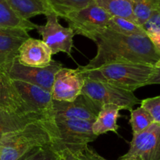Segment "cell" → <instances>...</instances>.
Returning <instances> with one entry per match:
<instances>
[{
	"mask_svg": "<svg viewBox=\"0 0 160 160\" xmlns=\"http://www.w3.org/2000/svg\"><path fill=\"white\" fill-rule=\"evenodd\" d=\"M97 54L88 64L79 66L81 70H92L112 62H134L154 66L160 52L147 34L124 35L106 28L96 36Z\"/></svg>",
	"mask_w": 160,
	"mask_h": 160,
	"instance_id": "6da1fadb",
	"label": "cell"
},
{
	"mask_svg": "<svg viewBox=\"0 0 160 160\" xmlns=\"http://www.w3.org/2000/svg\"><path fill=\"white\" fill-rule=\"evenodd\" d=\"M56 134L52 118H44L0 139V160H20L36 148L49 145Z\"/></svg>",
	"mask_w": 160,
	"mask_h": 160,
	"instance_id": "7a4b0ae2",
	"label": "cell"
},
{
	"mask_svg": "<svg viewBox=\"0 0 160 160\" xmlns=\"http://www.w3.org/2000/svg\"><path fill=\"white\" fill-rule=\"evenodd\" d=\"M154 66L134 62H112L95 69L81 70L84 78L109 83L134 92L145 87Z\"/></svg>",
	"mask_w": 160,
	"mask_h": 160,
	"instance_id": "3957f363",
	"label": "cell"
},
{
	"mask_svg": "<svg viewBox=\"0 0 160 160\" xmlns=\"http://www.w3.org/2000/svg\"><path fill=\"white\" fill-rule=\"evenodd\" d=\"M53 120V119H52ZM56 134L51 145L60 156L76 153L98 138L92 131L94 121L78 120H53Z\"/></svg>",
	"mask_w": 160,
	"mask_h": 160,
	"instance_id": "277c9868",
	"label": "cell"
},
{
	"mask_svg": "<svg viewBox=\"0 0 160 160\" xmlns=\"http://www.w3.org/2000/svg\"><path fill=\"white\" fill-rule=\"evenodd\" d=\"M81 94L88 96L101 106L116 105L122 109L131 111L134 106L141 104V100L131 91L87 78H84V84Z\"/></svg>",
	"mask_w": 160,
	"mask_h": 160,
	"instance_id": "5b68a950",
	"label": "cell"
},
{
	"mask_svg": "<svg viewBox=\"0 0 160 160\" xmlns=\"http://www.w3.org/2000/svg\"><path fill=\"white\" fill-rule=\"evenodd\" d=\"M111 16L95 2L64 17L74 34L88 38L94 42L97 35L107 28Z\"/></svg>",
	"mask_w": 160,
	"mask_h": 160,
	"instance_id": "8992f818",
	"label": "cell"
},
{
	"mask_svg": "<svg viewBox=\"0 0 160 160\" xmlns=\"http://www.w3.org/2000/svg\"><path fill=\"white\" fill-rule=\"evenodd\" d=\"M45 17V24L38 25L36 31L42 37V41L50 48L52 56L64 52L70 57L75 35L73 31L69 27L62 26L59 22L58 16L53 12Z\"/></svg>",
	"mask_w": 160,
	"mask_h": 160,
	"instance_id": "52a82bcc",
	"label": "cell"
},
{
	"mask_svg": "<svg viewBox=\"0 0 160 160\" xmlns=\"http://www.w3.org/2000/svg\"><path fill=\"white\" fill-rule=\"evenodd\" d=\"M102 106L86 95H81L73 101L52 100L50 118L53 120H78L95 121Z\"/></svg>",
	"mask_w": 160,
	"mask_h": 160,
	"instance_id": "ba28073f",
	"label": "cell"
},
{
	"mask_svg": "<svg viewBox=\"0 0 160 160\" xmlns=\"http://www.w3.org/2000/svg\"><path fill=\"white\" fill-rule=\"evenodd\" d=\"M61 68H62V64L53 59L45 67H31L20 64L17 58L6 74L12 81L34 84L51 92L55 76Z\"/></svg>",
	"mask_w": 160,
	"mask_h": 160,
	"instance_id": "9c48e42d",
	"label": "cell"
},
{
	"mask_svg": "<svg viewBox=\"0 0 160 160\" xmlns=\"http://www.w3.org/2000/svg\"><path fill=\"white\" fill-rule=\"evenodd\" d=\"M118 160H160V124L153 123L140 134H133L129 150Z\"/></svg>",
	"mask_w": 160,
	"mask_h": 160,
	"instance_id": "30bf717a",
	"label": "cell"
},
{
	"mask_svg": "<svg viewBox=\"0 0 160 160\" xmlns=\"http://www.w3.org/2000/svg\"><path fill=\"white\" fill-rule=\"evenodd\" d=\"M84 76L79 67L61 68L55 76L52 88V97L56 101H73L81 93Z\"/></svg>",
	"mask_w": 160,
	"mask_h": 160,
	"instance_id": "8fae6325",
	"label": "cell"
},
{
	"mask_svg": "<svg viewBox=\"0 0 160 160\" xmlns=\"http://www.w3.org/2000/svg\"><path fill=\"white\" fill-rule=\"evenodd\" d=\"M30 38L20 28H0V71L7 73L18 56L22 44Z\"/></svg>",
	"mask_w": 160,
	"mask_h": 160,
	"instance_id": "7c38bea8",
	"label": "cell"
},
{
	"mask_svg": "<svg viewBox=\"0 0 160 160\" xmlns=\"http://www.w3.org/2000/svg\"><path fill=\"white\" fill-rule=\"evenodd\" d=\"M12 83L23 101L32 112L50 118L53 100L51 92L23 81H12Z\"/></svg>",
	"mask_w": 160,
	"mask_h": 160,
	"instance_id": "4fadbf2b",
	"label": "cell"
},
{
	"mask_svg": "<svg viewBox=\"0 0 160 160\" xmlns=\"http://www.w3.org/2000/svg\"><path fill=\"white\" fill-rule=\"evenodd\" d=\"M49 47L42 40L30 37L19 49L17 60L22 65L31 67H45L52 61Z\"/></svg>",
	"mask_w": 160,
	"mask_h": 160,
	"instance_id": "5bb4252c",
	"label": "cell"
},
{
	"mask_svg": "<svg viewBox=\"0 0 160 160\" xmlns=\"http://www.w3.org/2000/svg\"><path fill=\"white\" fill-rule=\"evenodd\" d=\"M44 118H47V117L38 112H17L0 109V139L9 133Z\"/></svg>",
	"mask_w": 160,
	"mask_h": 160,
	"instance_id": "9a60e30c",
	"label": "cell"
},
{
	"mask_svg": "<svg viewBox=\"0 0 160 160\" xmlns=\"http://www.w3.org/2000/svg\"><path fill=\"white\" fill-rule=\"evenodd\" d=\"M0 109L9 111H17V112H32L19 95L12 80L6 73L1 71H0Z\"/></svg>",
	"mask_w": 160,
	"mask_h": 160,
	"instance_id": "2e32d148",
	"label": "cell"
},
{
	"mask_svg": "<svg viewBox=\"0 0 160 160\" xmlns=\"http://www.w3.org/2000/svg\"><path fill=\"white\" fill-rule=\"evenodd\" d=\"M120 110H122L121 108L116 105H103L96 120L92 124L94 134L98 137L107 132H113L118 134L117 120L120 117Z\"/></svg>",
	"mask_w": 160,
	"mask_h": 160,
	"instance_id": "e0dca14e",
	"label": "cell"
},
{
	"mask_svg": "<svg viewBox=\"0 0 160 160\" xmlns=\"http://www.w3.org/2000/svg\"><path fill=\"white\" fill-rule=\"evenodd\" d=\"M12 10L21 18L30 20L38 15H48L52 12L46 0H6Z\"/></svg>",
	"mask_w": 160,
	"mask_h": 160,
	"instance_id": "ac0fdd59",
	"label": "cell"
},
{
	"mask_svg": "<svg viewBox=\"0 0 160 160\" xmlns=\"http://www.w3.org/2000/svg\"><path fill=\"white\" fill-rule=\"evenodd\" d=\"M38 24L19 17L6 0H0V28H20L31 31L36 30Z\"/></svg>",
	"mask_w": 160,
	"mask_h": 160,
	"instance_id": "d6986e66",
	"label": "cell"
},
{
	"mask_svg": "<svg viewBox=\"0 0 160 160\" xmlns=\"http://www.w3.org/2000/svg\"><path fill=\"white\" fill-rule=\"evenodd\" d=\"M95 3L111 17H121L137 23L133 12L132 0H95Z\"/></svg>",
	"mask_w": 160,
	"mask_h": 160,
	"instance_id": "ffe728a7",
	"label": "cell"
},
{
	"mask_svg": "<svg viewBox=\"0 0 160 160\" xmlns=\"http://www.w3.org/2000/svg\"><path fill=\"white\" fill-rule=\"evenodd\" d=\"M54 13L63 19L69 13L83 9L95 2V0H46Z\"/></svg>",
	"mask_w": 160,
	"mask_h": 160,
	"instance_id": "44dd1931",
	"label": "cell"
},
{
	"mask_svg": "<svg viewBox=\"0 0 160 160\" xmlns=\"http://www.w3.org/2000/svg\"><path fill=\"white\" fill-rule=\"evenodd\" d=\"M134 17L140 26L160 8V0H132Z\"/></svg>",
	"mask_w": 160,
	"mask_h": 160,
	"instance_id": "7402d4cb",
	"label": "cell"
},
{
	"mask_svg": "<svg viewBox=\"0 0 160 160\" xmlns=\"http://www.w3.org/2000/svg\"><path fill=\"white\" fill-rule=\"evenodd\" d=\"M107 29L124 35L147 34L144 28L137 23L121 17H112L107 25Z\"/></svg>",
	"mask_w": 160,
	"mask_h": 160,
	"instance_id": "603a6c76",
	"label": "cell"
},
{
	"mask_svg": "<svg viewBox=\"0 0 160 160\" xmlns=\"http://www.w3.org/2000/svg\"><path fill=\"white\" fill-rule=\"evenodd\" d=\"M153 123L154 120L152 117L142 106H139L137 109L131 111L130 123L132 128L133 134H140L149 128Z\"/></svg>",
	"mask_w": 160,
	"mask_h": 160,
	"instance_id": "cb8c5ba5",
	"label": "cell"
},
{
	"mask_svg": "<svg viewBox=\"0 0 160 160\" xmlns=\"http://www.w3.org/2000/svg\"><path fill=\"white\" fill-rule=\"evenodd\" d=\"M20 160H61V159L59 155L49 144L36 148Z\"/></svg>",
	"mask_w": 160,
	"mask_h": 160,
	"instance_id": "d4e9b609",
	"label": "cell"
},
{
	"mask_svg": "<svg viewBox=\"0 0 160 160\" xmlns=\"http://www.w3.org/2000/svg\"><path fill=\"white\" fill-rule=\"evenodd\" d=\"M59 156L61 160H108L100 156L93 148L88 145L78 152L66 153Z\"/></svg>",
	"mask_w": 160,
	"mask_h": 160,
	"instance_id": "484cf974",
	"label": "cell"
},
{
	"mask_svg": "<svg viewBox=\"0 0 160 160\" xmlns=\"http://www.w3.org/2000/svg\"><path fill=\"white\" fill-rule=\"evenodd\" d=\"M141 106L149 112L154 123L160 124V95L142 100Z\"/></svg>",
	"mask_w": 160,
	"mask_h": 160,
	"instance_id": "4316f807",
	"label": "cell"
},
{
	"mask_svg": "<svg viewBox=\"0 0 160 160\" xmlns=\"http://www.w3.org/2000/svg\"><path fill=\"white\" fill-rule=\"evenodd\" d=\"M145 32L154 29H160V8L156 10L142 26Z\"/></svg>",
	"mask_w": 160,
	"mask_h": 160,
	"instance_id": "83f0119b",
	"label": "cell"
},
{
	"mask_svg": "<svg viewBox=\"0 0 160 160\" xmlns=\"http://www.w3.org/2000/svg\"><path fill=\"white\" fill-rule=\"evenodd\" d=\"M146 34L156 49L160 52V29L152 30L146 32Z\"/></svg>",
	"mask_w": 160,
	"mask_h": 160,
	"instance_id": "f1b7e54d",
	"label": "cell"
},
{
	"mask_svg": "<svg viewBox=\"0 0 160 160\" xmlns=\"http://www.w3.org/2000/svg\"><path fill=\"white\" fill-rule=\"evenodd\" d=\"M152 84H160V67H154L152 73L145 84V87Z\"/></svg>",
	"mask_w": 160,
	"mask_h": 160,
	"instance_id": "f546056e",
	"label": "cell"
},
{
	"mask_svg": "<svg viewBox=\"0 0 160 160\" xmlns=\"http://www.w3.org/2000/svg\"><path fill=\"white\" fill-rule=\"evenodd\" d=\"M155 67H160V58H159V61H158V62H156V65H155Z\"/></svg>",
	"mask_w": 160,
	"mask_h": 160,
	"instance_id": "4dcf8cb0",
	"label": "cell"
}]
</instances>
